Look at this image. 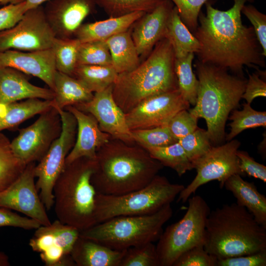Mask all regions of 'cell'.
I'll return each mask as SVG.
<instances>
[{"mask_svg":"<svg viewBox=\"0 0 266 266\" xmlns=\"http://www.w3.org/2000/svg\"><path fill=\"white\" fill-rule=\"evenodd\" d=\"M27 11L26 1L8 4L0 8V32L14 27Z\"/></svg>","mask_w":266,"mask_h":266,"instance_id":"47","label":"cell"},{"mask_svg":"<svg viewBox=\"0 0 266 266\" xmlns=\"http://www.w3.org/2000/svg\"><path fill=\"white\" fill-rule=\"evenodd\" d=\"M125 251L113 249L79 235L70 256L77 266H119Z\"/></svg>","mask_w":266,"mask_h":266,"instance_id":"22","label":"cell"},{"mask_svg":"<svg viewBox=\"0 0 266 266\" xmlns=\"http://www.w3.org/2000/svg\"><path fill=\"white\" fill-rule=\"evenodd\" d=\"M119 266H160L156 246L149 242L129 248Z\"/></svg>","mask_w":266,"mask_h":266,"instance_id":"38","label":"cell"},{"mask_svg":"<svg viewBox=\"0 0 266 266\" xmlns=\"http://www.w3.org/2000/svg\"><path fill=\"white\" fill-rule=\"evenodd\" d=\"M266 250L218 260L217 266H266Z\"/></svg>","mask_w":266,"mask_h":266,"instance_id":"49","label":"cell"},{"mask_svg":"<svg viewBox=\"0 0 266 266\" xmlns=\"http://www.w3.org/2000/svg\"><path fill=\"white\" fill-rule=\"evenodd\" d=\"M80 43L81 42L74 37L55 38L52 48L56 70L73 76L77 66V54Z\"/></svg>","mask_w":266,"mask_h":266,"instance_id":"34","label":"cell"},{"mask_svg":"<svg viewBox=\"0 0 266 266\" xmlns=\"http://www.w3.org/2000/svg\"><path fill=\"white\" fill-rule=\"evenodd\" d=\"M94 0H50L44 11L56 37L69 38L74 34L83 21L94 12Z\"/></svg>","mask_w":266,"mask_h":266,"instance_id":"17","label":"cell"},{"mask_svg":"<svg viewBox=\"0 0 266 266\" xmlns=\"http://www.w3.org/2000/svg\"><path fill=\"white\" fill-rule=\"evenodd\" d=\"M170 0L175 5L182 21L193 33L198 26L201 8L208 0Z\"/></svg>","mask_w":266,"mask_h":266,"instance_id":"40","label":"cell"},{"mask_svg":"<svg viewBox=\"0 0 266 266\" xmlns=\"http://www.w3.org/2000/svg\"><path fill=\"white\" fill-rule=\"evenodd\" d=\"M145 13L136 11L122 16L82 24L75 32L74 37L81 42L105 41L130 29Z\"/></svg>","mask_w":266,"mask_h":266,"instance_id":"24","label":"cell"},{"mask_svg":"<svg viewBox=\"0 0 266 266\" xmlns=\"http://www.w3.org/2000/svg\"><path fill=\"white\" fill-rule=\"evenodd\" d=\"M236 155L239 160V167L243 173L266 182V166L259 163L246 151L237 150Z\"/></svg>","mask_w":266,"mask_h":266,"instance_id":"48","label":"cell"},{"mask_svg":"<svg viewBox=\"0 0 266 266\" xmlns=\"http://www.w3.org/2000/svg\"><path fill=\"white\" fill-rule=\"evenodd\" d=\"M243 13L253 25V28L258 40L262 48V53L266 56V15L259 11L253 5H244L242 9Z\"/></svg>","mask_w":266,"mask_h":266,"instance_id":"44","label":"cell"},{"mask_svg":"<svg viewBox=\"0 0 266 266\" xmlns=\"http://www.w3.org/2000/svg\"><path fill=\"white\" fill-rule=\"evenodd\" d=\"M57 109L62 122L61 132L34 168L37 178L35 185L46 210L54 205L53 188L65 167L66 157L74 145L77 133V122L73 115L65 109Z\"/></svg>","mask_w":266,"mask_h":266,"instance_id":"10","label":"cell"},{"mask_svg":"<svg viewBox=\"0 0 266 266\" xmlns=\"http://www.w3.org/2000/svg\"><path fill=\"white\" fill-rule=\"evenodd\" d=\"M10 263L8 256L4 252L0 251V266H9Z\"/></svg>","mask_w":266,"mask_h":266,"instance_id":"51","label":"cell"},{"mask_svg":"<svg viewBox=\"0 0 266 266\" xmlns=\"http://www.w3.org/2000/svg\"><path fill=\"white\" fill-rule=\"evenodd\" d=\"M9 67L37 77L54 90L56 71L53 49L23 51L9 49L0 52V68Z\"/></svg>","mask_w":266,"mask_h":266,"instance_id":"19","label":"cell"},{"mask_svg":"<svg viewBox=\"0 0 266 266\" xmlns=\"http://www.w3.org/2000/svg\"><path fill=\"white\" fill-rule=\"evenodd\" d=\"M112 59V66L118 74L130 71L141 63L131 36V28L105 40Z\"/></svg>","mask_w":266,"mask_h":266,"instance_id":"27","label":"cell"},{"mask_svg":"<svg viewBox=\"0 0 266 266\" xmlns=\"http://www.w3.org/2000/svg\"><path fill=\"white\" fill-rule=\"evenodd\" d=\"M165 37L170 42L175 58L185 57L191 53L196 54L199 51V41L182 21L175 6L167 21Z\"/></svg>","mask_w":266,"mask_h":266,"instance_id":"28","label":"cell"},{"mask_svg":"<svg viewBox=\"0 0 266 266\" xmlns=\"http://www.w3.org/2000/svg\"><path fill=\"white\" fill-rule=\"evenodd\" d=\"M109 17H117L136 11L148 12L164 0H94Z\"/></svg>","mask_w":266,"mask_h":266,"instance_id":"35","label":"cell"},{"mask_svg":"<svg viewBox=\"0 0 266 266\" xmlns=\"http://www.w3.org/2000/svg\"><path fill=\"white\" fill-rule=\"evenodd\" d=\"M26 166L13 153L8 138L0 132V191L13 183Z\"/></svg>","mask_w":266,"mask_h":266,"instance_id":"33","label":"cell"},{"mask_svg":"<svg viewBox=\"0 0 266 266\" xmlns=\"http://www.w3.org/2000/svg\"><path fill=\"white\" fill-rule=\"evenodd\" d=\"M190 106L177 89L144 100L125 114V119L131 131L167 126L177 113Z\"/></svg>","mask_w":266,"mask_h":266,"instance_id":"14","label":"cell"},{"mask_svg":"<svg viewBox=\"0 0 266 266\" xmlns=\"http://www.w3.org/2000/svg\"><path fill=\"white\" fill-rule=\"evenodd\" d=\"M224 187L232 193L239 205L245 207L256 221L266 228V197L260 193L254 183L234 174L225 182Z\"/></svg>","mask_w":266,"mask_h":266,"instance_id":"23","label":"cell"},{"mask_svg":"<svg viewBox=\"0 0 266 266\" xmlns=\"http://www.w3.org/2000/svg\"><path fill=\"white\" fill-rule=\"evenodd\" d=\"M198 121V118L188 109H183L171 118L167 126L173 136L178 140L199 128Z\"/></svg>","mask_w":266,"mask_h":266,"instance_id":"42","label":"cell"},{"mask_svg":"<svg viewBox=\"0 0 266 266\" xmlns=\"http://www.w3.org/2000/svg\"><path fill=\"white\" fill-rule=\"evenodd\" d=\"M54 104L53 100L36 98L0 104V132L18 126L33 116L52 108Z\"/></svg>","mask_w":266,"mask_h":266,"instance_id":"25","label":"cell"},{"mask_svg":"<svg viewBox=\"0 0 266 266\" xmlns=\"http://www.w3.org/2000/svg\"><path fill=\"white\" fill-rule=\"evenodd\" d=\"M64 109L71 113L77 122V133L73 147L66 160L69 164L82 157L96 159L97 150L111 138L102 132L96 118L74 106H68Z\"/></svg>","mask_w":266,"mask_h":266,"instance_id":"20","label":"cell"},{"mask_svg":"<svg viewBox=\"0 0 266 266\" xmlns=\"http://www.w3.org/2000/svg\"><path fill=\"white\" fill-rule=\"evenodd\" d=\"M173 214L171 204L148 215L120 216L80 232V236L111 249L124 250L158 240Z\"/></svg>","mask_w":266,"mask_h":266,"instance_id":"7","label":"cell"},{"mask_svg":"<svg viewBox=\"0 0 266 266\" xmlns=\"http://www.w3.org/2000/svg\"><path fill=\"white\" fill-rule=\"evenodd\" d=\"M194 55V53H189L185 57L175 58L174 61V71L178 89L183 98L193 106L196 102L199 85L192 69Z\"/></svg>","mask_w":266,"mask_h":266,"instance_id":"31","label":"cell"},{"mask_svg":"<svg viewBox=\"0 0 266 266\" xmlns=\"http://www.w3.org/2000/svg\"><path fill=\"white\" fill-rule=\"evenodd\" d=\"M118 75L112 65H77L72 76L95 93L113 85Z\"/></svg>","mask_w":266,"mask_h":266,"instance_id":"29","label":"cell"},{"mask_svg":"<svg viewBox=\"0 0 266 266\" xmlns=\"http://www.w3.org/2000/svg\"><path fill=\"white\" fill-rule=\"evenodd\" d=\"M195 65L199 85L196 104L188 110L205 120L211 143L220 145L225 140L229 114L239 106L247 79L198 60Z\"/></svg>","mask_w":266,"mask_h":266,"instance_id":"3","label":"cell"},{"mask_svg":"<svg viewBox=\"0 0 266 266\" xmlns=\"http://www.w3.org/2000/svg\"><path fill=\"white\" fill-rule=\"evenodd\" d=\"M256 69L254 73L248 74L249 78L242 97L246 103L250 104L255 98L266 96V71Z\"/></svg>","mask_w":266,"mask_h":266,"instance_id":"45","label":"cell"},{"mask_svg":"<svg viewBox=\"0 0 266 266\" xmlns=\"http://www.w3.org/2000/svg\"><path fill=\"white\" fill-rule=\"evenodd\" d=\"M77 65H112L109 48L105 41L81 42L77 59Z\"/></svg>","mask_w":266,"mask_h":266,"instance_id":"36","label":"cell"},{"mask_svg":"<svg viewBox=\"0 0 266 266\" xmlns=\"http://www.w3.org/2000/svg\"><path fill=\"white\" fill-rule=\"evenodd\" d=\"M48 226L54 235L58 245L66 254L70 255L80 235V231L72 226L62 223L58 219Z\"/></svg>","mask_w":266,"mask_h":266,"instance_id":"43","label":"cell"},{"mask_svg":"<svg viewBox=\"0 0 266 266\" xmlns=\"http://www.w3.org/2000/svg\"><path fill=\"white\" fill-rule=\"evenodd\" d=\"M113 85L95 93L90 101L74 106L93 115L98 121L100 130L109 134L112 138L128 144H133L135 142L127 124L125 113L113 98Z\"/></svg>","mask_w":266,"mask_h":266,"instance_id":"16","label":"cell"},{"mask_svg":"<svg viewBox=\"0 0 266 266\" xmlns=\"http://www.w3.org/2000/svg\"><path fill=\"white\" fill-rule=\"evenodd\" d=\"M91 182L97 193L121 195L148 185L164 167L141 146L111 139L97 151Z\"/></svg>","mask_w":266,"mask_h":266,"instance_id":"2","label":"cell"},{"mask_svg":"<svg viewBox=\"0 0 266 266\" xmlns=\"http://www.w3.org/2000/svg\"><path fill=\"white\" fill-rule=\"evenodd\" d=\"M55 38L41 5L27 10L14 27L0 32V52L45 50L52 47Z\"/></svg>","mask_w":266,"mask_h":266,"instance_id":"13","label":"cell"},{"mask_svg":"<svg viewBox=\"0 0 266 266\" xmlns=\"http://www.w3.org/2000/svg\"><path fill=\"white\" fill-rule=\"evenodd\" d=\"M242 105L243 108L240 110H233L228 118L231 122L229 124L230 132L225 137L228 141L247 129L266 127V111H257L251 106L250 104L246 102Z\"/></svg>","mask_w":266,"mask_h":266,"instance_id":"32","label":"cell"},{"mask_svg":"<svg viewBox=\"0 0 266 266\" xmlns=\"http://www.w3.org/2000/svg\"><path fill=\"white\" fill-rule=\"evenodd\" d=\"M217 261L203 246H196L183 253L172 266H217Z\"/></svg>","mask_w":266,"mask_h":266,"instance_id":"41","label":"cell"},{"mask_svg":"<svg viewBox=\"0 0 266 266\" xmlns=\"http://www.w3.org/2000/svg\"><path fill=\"white\" fill-rule=\"evenodd\" d=\"M54 107L63 109L89 101L94 94L75 77L57 70L54 75Z\"/></svg>","mask_w":266,"mask_h":266,"instance_id":"26","label":"cell"},{"mask_svg":"<svg viewBox=\"0 0 266 266\" xmlns=\"http://www.w3.org/2000/svg\"><path fill=\"white\" fill-rule=\"evenodd\" d=\"M96 159L82 157L65 165L54 188V209L58 220L80 232L97 224V192L91 178Z\"/></svg>","mask_w":266,"mask_h":266,"instance_id":"6","label":"cell"},{"mask_svg":"<svg viewBox=\"0 0 266 266\" xmlns=\"http://www.w3.org/2000/svg\"><path fill=\"white\" fill-rule=\"evenodd\" d=\"M25 1V0H0V5H5L7 4H17Z\"/></svg>","mask_w":266,"mask_h":266,"instance_id":"52","label":"cell"},{"mask_svg":"<svg viewBox=\"0 0 266 266\" xmlns=\"http://www.w3.org/2000/svg\"><path fill=\"white\" fill-rule=\"evenodd\" d=\"M50 0H25L26 6L27 10L37 7Z\"/></svg>","mask_w":266,"mask_h":266,"instance_id":"50","label":"cell"},{"mask_svg":"<svg viewBox=\"0 0 266 266\" xmlns=\"http://www.w3.org/2000/svg\"><path fill=\"white\" fill-rule=\"evenodd\" d=\"M226 11L214 8L208 0L205 14L200 12L193 33L200 45L198 60L221 67L244 77L243 67H265V58L252 27L243 24L241 9L254 0H233Z\"/></svg>","mask_w":266,"mask_h":266,"instance_id":"1","label":"cell"},{"mask_svg":"<svg viewBox=\"0 0 266 266\" xmlns=\"http://www.w3.org/2000/svg\"><path fill=\"white\" fill-rule=\"evenodd\" d=\"M53 90L32 84L27 74L13 68H0V104L29 99L53 100Z\"/></svg>","mask_w":266,"mask_h":266,"instance_id":"21","label":"cell"},{"mask_svg":"<svg viewBox=\"0 0 266 266\" xmlns=\"http://www.w3.org/2000/svg\"><path fill=\"white\" fill-rule=\"evenodd\" d=\"M144 149L164 166L169 167L173 169L179 176H181L187 171L194 169L192 162L178 141L166 146Z\"/></svg>","mask_w":266,"mask_h":266,"instance_id":"30","label":"cell"},{"mask_svg":"<svg viewBox=\"0 0 266 266\" xmlns=\"http://www.w3.org/2000/svg\"><path fill=\"white\" fill-rule=\"evenodd\" d=\"M35 165V162L27 165L15 180L0 191V207L21 212L41 225L49 226L51 222L34 181Z\"/></svg>","mask_w":266,"mask_h":266,"instance_id":"15","label":"cell"},{"mask_svg":"<svg viewBox=\"0 0 266 266\" xmlns=\"http://www.w3.org/2000/svg\"><path fill=\"white\" fill-rule=\"evenodd\" d=\"M135 143L143 148L163 147L177 141L167 126L131 131Z\"/></svg>","mask_w":266,"mask_h":266,"instance_id":"37","label":"cell"},{"mask_svg":"<svg viewBox=\"0 0 266 266\" xmlns=\"http://www.w3.org/2000/svg\"><path fill=\"white\" fill-rule=\"evenodd\" d=\"M173 3L164 0L145 12L131 27V36L140 58H146L156 44L165 37L166 25Z\"/></svg>","mask_w":266,"mask_h":266,"instance_id":"18","label":"cell"},{"mask_svg":"<svg viewBox=\"0 0 266 266\" xmlns=\"http://www.w3.org/2000/svg\"><path fill=\"white\" fill-rule=\"evenodd\" d=\"M41 224L28 217H23L10 209L0 207V228L12 227L24 230H35Z\"/></svg>","mask_w":266,"mask_h":266,"instance_id":"46","label":"cell"},{"mask_svg":"<svg viewBox=\"0 0 266 266\" xmlns=\"http://www.w3.org/2000/svg\"><path fill=\"white\" fill-rule=\"evenodd\" d=\"M183 217L163 231L156 246L160 266H172L184 252L206 242V222L210 210L206 201L196 195L188 200Z\"/></svg>","mask_w":266,"mask_h":266,"instance_id":"9","label":"cell"},{"mask_svg":"<svg viewBox=\"0 0 266 266\" xmlns=\"http://www.w3.org/2000/svg\"><path fill=\"white\" fill-rule=\"evenodd\" d=\"M205 250L218 260L266 250V228L237 203L210 211L206 222Z\"/></svg>","mask_w":266,"mask_h":266,"instance_id":"4","label":"cell"},{"mask_svg":"<svg viewBox=\"0 0 266 266\" xmlns=\"http://www.w3.org/2000/svg\"><path fill=\"white\" fill-rule=\"evenodd\" d=\"M61 131L60 116L57 109L53 107L41 113L33 123L20 130L18 135L10 142L11 148L25 165L39 162Z\"/></svg>","mask_w":266,"mask_h":266,"instance_id":"12","label":"cell"},{"mask_svg":"<svg viewBox=\"0 0 266 266\" xmlns=\"http://www.w3.org/2000/svg\"><path fill=\"white\" fill-rule=\"evenodd\" d=\"M170 183L164 176L157 175L144 187L121 195L97 193L95 216L97 223L120 216L154 213L171 204L184 188Z\"/></svg>","mask_w":266,"mask_h":266,"instance_id":"8","label":"cell"},{"mask_svg":"<svg viewBox=\"0 0 266 266\" xmlns=\"http://www.w3.org/2000/svg\"><path fill=\"white\" fill-rule=\"evenodd\" d=\"M175 59L172 46L164 37L135 68L118 74L112 95L125 114L150 97L178 89Z\"/></svg>","mask_w":266,"mask_h":266,"instance_id":"5","label":"cell"},{"mask_svg":"<svg viewBox=\"0 0 266 266\" xmlns=\"http://www.w3.org/2000/svg\"><path fill=\"white\" fill-rule=\"evenodd\" d=\"M240 142L232 139L227 143L211 148L193 163L197 174L192 181L181 191L177 202H185L199 187L213 180L219 182L221 188L226 181L234 174L244 176L239 167L236 152Z\"/></svg>","mask_w":266,"mask_h":266,"instance_id":"11","label":"cell"},{"mask_svg":"<svg viewBox=\"0 0 266 266\" xmlns=\"http://www.w3.org/2000/svg\"><path fill=\"white\" fill-rule=\"evenodd\" d=\"M178 141L193 164L212 146L207 131L199 128Z\"/></svg>","mask_w":266,"mask_h":266,"instance_id":"39","label":"cell"}]
</instances>
